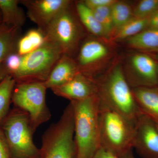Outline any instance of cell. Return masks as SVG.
I'll use <instances>...</instances> for the list:
<instances>
[{
	"mask_svg": "<svg viewBox=\"0 0 158 158\" xmlns=\"http://www.w3.org/2000/svg\"><path fill=\"white\" fill-rule=\"evenodd\" d=\"M73 110L76 158H91L101 147L98 95L70 102Z\"/></svg>",
	"mask_w": 158,
	"mask_h": 158,
	"instance_id": "6da1fadb",
	"label": "cell"
},
{
	"mask_svg": "<svg viewBox=\"0 0 158 158\" xmlns=\"http://www.w3.org/2000/svg\"><path fill=\"white\" fill-rule=\"evenodd\" d=\"M101 103L136 121L142 113L120 64L96 80Z\"/></svg>",
	"mask_w": 158,
	"mask_h": 158,
	"instance_id": "7a4b0ae2",
	"label": "cell"
},
{
	"mask_svg": "<svg viewBox=\"0 0 158 158\" xmlns=\"http://www.w3.org/2000/svg\"><path fill=\"white\" fill-rule=\"evenodd\" d=\"M135 122L100 102L101 146L118 156L133 148Z\"/></svg>",
	"mask_w": 158,
	"mask_h": 158,
	"instance_id": "3957f363",
	"label": "cell"
},
{
	"mask_svg": "<svg viewBox=\"0 0 158 158\" xmlns=\"http://www.w3.org/2000/svg\"><path fill=\"white\" fill-rule=\"evenodd\" d=\"M12 158H40L28 115L14 107L0 123Z\"/></svg>",
	"mask_w": 158,
	"mask_h": 158,
	"instance_id": "277c9868",
	"label": "cell"
},
{
	"mask_svg": "<svg viewBox=\"0 0 158 158\" xmlns=\"http://www.w3.org/2000/svg\"><path fill=\"white\" fill-rule=\"evenodd\" d=\"M40 158H76L73 110L70 103L42 137Z\"/></svg>",
	"mask_w": 158,
	"mask_h": 158,
	"instance_id": "5b68a950",
	"label": "cell"
},
{
	"mask_svg": "<svg viewBox=\"0 0 158 158\" xmlns=\"http://www.w3.org/2000/svg\"><path fill=\"white\" fill-rule=\"evenodd\" d=\"M62 55L59 46L46 40L42 46L22 56L19 69L12 76L16 83L44 82Z\"/></svg>",
	"mask_w": 158,
	"mask_h": 158,
	"instance_id": "8992f818",
	"label": "cell"
},
{
	"mask_svg": "<svg viewBox=\"0 0 158 158\" xmlns=\"http://www.w3.org/2000/svg\"><path fill=\"white\" fill-rule=\"evenodd\" d=\"M47 89L44 82L16 83L12 93L11 102L28 115L34 132L51 118L46 102Z\"/></svg>",
	"mask_w": 158,
	"mask_h": 158,
	"instance_id": "52a82bcc",
	"label": "cell"
},
{
	"mask_svg": "<svg viewBox=\"0 0 158 158\" xmlns=\"http://www.w3.org/2000/svg\"><path fill=\"white\" fill-rule=\"evenodd\" d=\"M71 6L59 15L44 32L46 40L59 46L63 54L73 57L78 52L84 33Z\"/></svg>",
	"mask_w": 158,
	"mask_h": 158,
	"instance_id": "ba28073f",
	"label": "cell"
},
{
	"mask_svg": "<svg viewBox=\"0 0 158 158\" xmlns=\"http://www.w3.org/2000/svg\"><path fill=\"white\" fill-rule=\"evenodd\" d=\"M111 57L109 48L95 38L85 40L79 48L76 60L81 73L94 78Z\"/></svg>",
	"mask_w": 158,
	"mask_h": 158,
	"instance_id": "9c48e42d",
	"label": "cell"
},
{
	"mask_svg": "<svg viewBox=\"0 0 158 158\" xmlns=\"http://www.w3.org/2000/svg\"><path fill=\"white\" fill-rule=\"evenodd\" d=\"M126 78L132 88L157 87V62L144 53L135 54L130 58Z\"/></svg>",
	"mask_w": 158,
	"mask_h": 158,
	"instance_id": "30bf717a",
	"label": "cell"
},
{
	"mask_svg": "<svg viewBox=\"0 0 158 158\" xmlns=\"http://www.w3.org/2000/svg\"><path fill=\"white\" fill-rule=\"evenodd\" d=\"M25 6L31 21L44 33L51 23L71 6L69 0H23L19 1Z\"/></svg>",
	"mask_w": 158,
	"mask_h": 158,
	"instance_id": "8fae6325",
	"label": "cell"
},
{
	"mask_svg": "<svg viewBox=\"0 0 158 158\" xmlns=\"http://www.w3.org/2000/svg\"><path fill=\"white\" fill-rule=\"evenodd\" d=\"M143 158H158V130L155 122L141 113L135 122L133 148Z\"/></svg>",
	"mask_w": 158,
	"mask_h": 158,
	"instance_id": "7c38bea8",
	"label": "cell"
},
{
	"mask_svg": "<svg viewBox=\"0 0 158 158\" xmlns=\"http://www.w3.org/2000/svg\"><path fill=\"white\" fill-rule=\"evenodd\" d=\"M56 95L70 102L81 100L97 95V84L94 78L80 73L66 84L51 89Z\"/></svg>",
	"mask_w": 158,
	"mask_h": 158,
	"instance_id": "4fadbf2b",
	"label": "cell"
},
{
	"mask_svg": "<svg viewBox=\"0 0 158 158\" xmlns=\"http://www.w3.org/2000/svg\"><path fill=\"white\" fill-rule=\"evenodd\" d=\"M80 73L75 59L63 54L44 82V85L47 89L59 87L70 81Z\"/></svg>",
	"mask_w": 158,
	"mask_h": 158,
	"instance_id": "5bb4252c",
	"label": "cell"
},
{
	"mask_svg": "<svg viewBox=\"0 0 158 158\" xmlns=\"http://www.w3.org/2000/svg\"><path fill=\"white\" fill-rule=\"evenodd\" d=\"M132 91L141 113L158 123V87H138Z\"/></svg>",
	"mask_w": 158,
	"mask_h": 158,
	"instance_id": "9a60e30c",
	"label": "cell"
},
{
	"mask_svg": "<svg viewBox=\"0 0 158 158\" xmlns=\"http://www.w3.org/2000/svg\"><path fill=\"white\" fill-rule=\"evenodd\" d=\"M21 28L0 24V64L16 50Z\"/></svg>",
	"mask_w": 158,
	"mask_h": 158,
	"instance_id": "2e32d148",
	"label": "cell"
},
{
	"mask_svg": "<svg viewBox=\"0 0 158 158\" xmlns=\"http://www.w3.org/2000/svg\"><path fill=\"white\" fill-rule=\"evenodd\" d=\"M75 6L79 20L85 28L96 37L108 39L104 30L97 20L92 9L88 8L84 1L76 2Z\"/></svg>",
	"mask_w": 158,
	"mask_h": 158,
	"instance_id": "e0dca14e",
	"label": "cell"
},
{
	"mask_svg": "<svg viewBox=\"0 0 158 158\" xmlns=\"http://www.w3.org/2000/svg\"><path fill=\"white\" fill-rule=\"evenodd\" d=\"M17 0H0V10L2 23L10 27L21 28L25 20L24 14Z\"/></svg>",
	"mask_w": 158,
	"mask_h": 158,
	"instance_id": "ac0fdd59",
	"label": "cell"
},
{
	"mask_svg": "<svg viewBox=\"0 0 158 158\" xmlns=\"http://www.w3.org/2000/svg\"><path fill=\"white\" fill-rule=\"evenodd\" d=\"M128 45L139 50L158 52V29H147L126 40Z\"/></svg>",
	"mask_w": 158,
	"mask_h": 158,
	"instance_id": "d6986e66",
	"label": "cell"
},
{
	"mask_svg": "<svg viewBox=\"0 0 158 158\" xmlns=\"http://www.w3.org/2000/svg\"><path fill=\"white\" fill-rule=\"evenodd\" d=\"M16 84V81L10 74L0 82V123L10 112L12 93Z\"/></svg>",
	"mask_w": 158,
	"mask_h": 158,
	"instance_id": "ffe728a7",
	"label": "cell"
},
{
	"mask_svg": "<svg viewBox=\"0 0 158 158\" xmlns=\"http://www.w3.org/2000/svg\"><path fill=\"white\" fill-rule=\"evenodd\" d=\"M148 18H132L115 31L112 37L113 40L119 41L127 40L141 33L147 28Z\"/></svg>",
	"mask_w": 158,
	"mask_h": 158,
	"instance_id": "44dd1931",
	"label": "cell"
},
{
	"mask_svg": "<svg viewBox=\"0 0 158 158\" xmlns=\"http://www.w3.org/2000/svg\"><path fill=\"white\" fill-rule=\"evenodd\" d=\"M111 10L115 30L114 33L117 29L134 17L133 9L131 6L125 2L116 1L111 6Z\"/></svg>",
	"mask_w": 158,
	"mask_h": 158,
	"instance_id": "7402d4cb",
	"label": "cell"
},
{
	"mask_svg": "<svg viewBox=\"0 0 158 158\" xmlns=\"http://www.w3.org/2000/svg\"><path fill=\"white\" fill-rule=\"evenodd\" d=\"M111 7L105 6L92 9L94 16L104 30L108 38L113 37L115 32Z\"/></svg>",
	"mask_w": 158,
	"mask_h": 158,
	"instance_id": "603a6c76",
	"label": "cell"
},
{
	"mask_svg": "<svg viewBox=\"0 0 158 158\" xmlns=\"http://www.w3.org/2000/svg\"><path fill=\"white\" fill-rule=\"evenodd\" d=\"M158 10V0H142L133 9L134 17L148 18Z\"/></svg>",
	"mask_w": 158,
	"mask_h": 158,
	"instance_id": "cb8c5ba5",
	"label": "cell"
},
{
	"mask_svg": "<svg viewBox=\"0 0 158 158\" xmlns=\"http://www.w3.org/2000/svg\"><path fill=\"white\" fill-rule=\"evenodd\" d=\"M37 49L31 40L26 35L20 37L16 45V52L21 56L31 53Z\"/></svg>",
	"mask_w": 158,
	"mask_h": 158,
	"instance_id": "d4e9b609",
	"label": "cell"
},
{
	"mask_svg": "<svg viewBox=\"0 0 158 158\" xmlns=\"http://www.w3.org/2000/svg\"><path fill=\"white\" fill-rule=\"evenodd\" d=\"M22 56L16 52L9 55L4 62L9 74L12 76L19 69L21 63Z\"/></svg>",
	"mask_w": 158,
	"mask_h": 158,
	"instance_id": "484cf974",
	"label": "cell"
},
{
	"mask_svg": "<svg viewBox=\"0 0 158 158\" xmlns=\"http://www.w3.org/2000/svg\"><path fill=\"white\" fill-rule=\"evenodd\" d=\"M25 35L31 40L37 49L42 46L46 41L45 34L39 29H31Z\"/></svg>",
	"mask_w": 158,
	"mask_h": 158,
	"instance_id": "4316f807",
	"label": "cell"
},
{
	"mask_svg": "<svg viewBox=\"0 0 158 158\" xmlns=\"http://www.w3.org/2000/svg\"><path fill=\"white\" fill-rule=\"evenodd\" d=\"M0 158H12L8 143L0 126Z\"/></svg>",
	"mask_w": 158,
	"mask_h": 158,
	"instance_id": "83f0119b",
	"label": "cell"
},
{
	"mask_svg": "<svg viewBox=\"0 0 158 158\" xmlns=\"http://www.w3.org/2000/svg\"><path fill=\"white\" fill-rule=\"evenodd\" d=\"M116 1V0H85L84 2L88 8L94 9L105 6H111Z\"/></svg>",
	"mask_w": 158,
	"mask_h": 158,
	"instance_id": "f1b7e54d",
	"label": "cell"
},
{
	"mask_svg": "<svg viewBox=\"0 0 158 158\" xmlns=\"http://www.w3.org/2000/svg\"><path fill=\"white\" fill-rule=\"evenodd\" d=\"M91 158H119L118 156L108 150L101 147L94 155Z\"/></svg>",
	"mask_w": 158,
	"mask_h": 158,
	"instance_id": "f546056e",
	"label": "cell"
},
{
	"mask_svg": "<svg viewBox=\"0 0 158 158\" xmlns=\"http://www.w3.org/2000/svg\"><path fill=\"white\" fill-rule=\"evenodd\" d=\"M147 29H158V10L148 18Z\"/></svg>",
	"mask_w": 158,
	"mask_h": 158,
	"instance_id": "4dcf8cb0",
	"label": "cell"
},
{
	"mask_svg": "<svg viewBox=\"0 0 158 158\" xmlns=\"http://www.w3.org/2000/svg\"><path fill=\"white\" fill-rule=\"evenodd\" d=\"M9 74V71L6 68L4 62H3L2 63L0 64V82Z\"/></svg>",
	"mask_w": 158,
	"mask_h": 158,
	"instance_id": "1f68e13d",
	"label": "cell"
},
{
	"mask_svg": "<svg viewBox=\"0 0 158 158\" xmlns=\"http://www.w3.org/2000/svg\"><path fill=\"white\" fill-rule=\"evenodd\" d=\"M118 157L119 158H135L133 154V148L129 150Z\"/></svg>",
	"mask_w": 158,
	"mask_h": 158,
	"instance_id": "d6a6232c",
	"label": "cell"
},
{
	"mask_svg": "<svg viewBox=\"0 0 158 158\" xmlns=\"http://www.w3.org/2000/svg\"><path fill=\"white\" fill-rule=\"evenodd\" d=\"M157 79H158L157 87H158V62H157Z\"/></svg>",
	"mask_w": 158,
	"mask_h": 158,
	"instance_id": "836d02e7",
	"label": "cell"
},
{
	"mask_svg": "<svg viewBox=\"0 0 158 158\" xmlns=\"http://www.w3.org/2000/svg\"><path fill=\"white\" fill-rule=\"evenodd\" d=\"M156 59H157V60H158V52L157 54L156 55Z\"/></svg>",
	"mask_w": 158,
	"mask_h": 158,
	"instance_id": "e575fe53",
	"label": "cell"
},
{
	"mask_svg": "<svg viewBox=\"0 0 158 158\" xmlns=\"http://www.w3.org/2000/svg\"><path fill=\"white\" fill-rule=\"evenodd\" d=\"M156 126L158 130V123L157 122H155Z\"/></svg>",
	"mask_w": 158,
	"mask_h": 158,
	"instance_id": "d590c367",
	"label": "cell"
}]
</instances>
